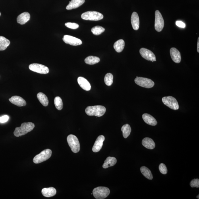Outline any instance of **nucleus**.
Masks as SVG:
<instances>
[{
	"label": "nucleus",
	"mask_w": 199,
	"mask_h": 199,
	"mask_svg": "<svg viewBox=\"0 0 199 199\" xmlns=\"http://www.w3.org/2000/svg\"><path fill=\"white\" fill-rule=\"evenodd\" d=\"M104 16L103 14L99 12L89 11L83 13L81 18L83 20L90 21H99L102 19Z\"/></svg>",
	"instance_id": "39448f33"
},
{
	"label": "nucleus",
	"mask_w": 199,
	"mask_h": 199,
	"mask_svg": "<svg viewBox=\"0 0 199 199\" xmlns=\"http://www.w3.org/2000/svg\"><path fill=\"white\" fill-rule=\"evenodd\" d=\"M142 119L148 125L155 126L157 125V122L156 119L152 115L148 114H144L142 115Z\"/></svg>",
	"instance_id": "aec40b11"
},
{
	"label": "nucleus",
	"mask_w": 199,
	"mask_h": 199,
	"mask_svg": "<svg viewBox=\"0 0 199 199\" xmlns=\"http://www.w3.org/2000/svg\"><path fill=\"white\" fill-rule=\"evenodd\" d=\"M29 68L32 71L37 73L43 74H48L49 69L46 66L38 64H32L29 66Z\"/></svg>",
	"instance_id": "9d476101"
},
{
	"label": "nucleus",
	"mask_w": 199,
	"mask_h": 199,
	"mask_svg": "<svg viewBox=\"0 0 199 199\" xmlns=\"http://www.w3.org/2000/svg\"><path fill=\"white\" fill-rule=\"evenodd\" d=\"M57 191L54 188L50 187L43 188L42 190V194L46 197H51L55 195Z\"/></svg>",
	"instance_id": "412c9836"
},
{
	"label": "nucleus",
	"mask_w": 199,
	"mask_h": 199,
	"mask_svg": "<svg viewBox=\"0 0 199 199\" xmlns=\"http://www.w3.org/2000/svg\"><path fill=\"white\" fill-rule=\"evenodd\" d=\"M30 14L28 12H25L23 13L18 17L17 21L18 23L23 25L30 20Z\"/></svg>",
	"instance_id": "a211bd4d"
},
{
	"label": "nucleus",
	"mask_w": 199,
	"mask_h": 199,
	"mask_svg": "<svg viewBox=\"0 0 199 199\" xmlns=\"http://www.w3.org/2000/svg\"><path fill=\"white\" fill-rule=\"evenodd\" d=\"M78 82L83 89L86 91H89L91 89V86L90 83L85 78L79 77L78 79Z\"/></svg>",
	"instance_id": "dca6fc26"
},
{
	"label": "nucleus",
	"mask_w": 199,
	"mask_h": 199,
	"mask_svg": "<svg viewBox=\"0 0 199 199\" xmlns=\"http://www.w3.org/2000/svg\"><path fill=\"white\" fill-rule=\"evenodd\" d=\"M190 185L192 188L199 187V180L194 179L191 180L190 183Z\"/></svg>",
	"instance_id": "f704fd0d"
},
{
	"label": "nucleus",
	"mask_w": 199,
	"mask_h": 199,
	"mask_svg": "<svg viewBox=\"0 0 199 199\" xmlns=\"http://www.w3.org/2000/svg\"><path fill=\"white\" fill-rule=\"evenodd\" d=\"M197 52L199 53V38L198 37L197 43Z\"/></svg>",
	"instance_id": "4c0bfd02"
},
{
	"label": "nucleus",
	"mask_w": 199,
	"mask_h": 199,
	"mask_svg": "<svg viewBox=\"0 0 199 199\" xmlns=\"http://www.w3.org/2000/svg\"><path fill=\"white\" fill-rule=\"evenodd\" d=\"M122 131L123 132L124 138H126L130 135L131 131V128L128 124H126L122 126Z\"/></svg>",
	"instance_id": "c85d7f7f"
},
{
	"label": "nucleus",
	"mask_w": 199,
	"mask_h": 199,
	"mask_svg": "<svg viewBox=\"0 0 199 199\" xmlns=\"http://www.w3.org/2000/svg\"><path fill=\"white\" fill-rule=\"evenodd\" d=\"M1 12H0V16H1Z\"/></svg>",
	"instance_id": "ea45409f"
},
{
	"label": "nucleus",
	"mask_w": 199,
	"mask_h": 199,
	"mask_svg": "<svg viewBox=\"0 0 199 199\" xmlns=\"http://www.w3.org/2000/svg\"><path fill=\"white\" fill-rule=\"evenodd\" d=\"M37 97L43 106L45 107L48 106L49 103L48 99L44 93L41 92L38 93L37 94Z\"/></svg>",
	"instance_id": "393cba45"
},
{
	"label": "nucleus",
	"mask_w": 199,
	"mask_h": 199,
	"mask_svg": "<svg viewBox=\"0 0 199 199\" xmlns=\"http://www.w3.org/2000/svg\"><path fill=\"white\" fill-rule=\"evenodd\" d=\"M9 117L7 115H5L0 117V123H5L9 120Z\"/></svg>",
	"instance_id": "c9c22d12"
},
{
	"label": "nucleus",
	"mask_w": 199,
	"mask_h": 199,
	"mask_svg": "<svg viewBox=\"0 0 199 199\" xmlns=\"http://www.w3.org/2000/svg\"><path fill=\"white\" fill-rule=\"evenodd\" d=\"M131 23L133 28L134 30H137L140 27V19L137 13L134 12L131 17Z\"/></svg>",
	"instance_id": "f3484780"
},
{
	"label": "nucleus",
	"mask_w": 199,
	"mask_h": 199,
	"mask_svg": "<svg viewBox=\"0 0 199 199\" xmlns=\"http://www.w3.org/2000/svg\"><path fill=\"white\" fill-rule=\"evenodd\" d=\"M10 41L5 37L0 36V51L5 50L9 46Z\"/></svg>",
	"instance_id": "a878e982"
},
{
	"label": "nucleus",
	"mask_w": 199,
	"mask_h": 199,
	"mask_svg": "<svg viewBox=\"0 0 199 199\" xmlns=\"http://www.w3.org/2000/svg\"><path fill=\"white\" fill-rule=\"evenodd\" d=\"M176 24L177 26L180 28H184L186 27V24L183 22L180 21H177L176 22Z\"/></svg>",
	"instance_id": "e433bc0d"
},
{
	"label": "nucleus",
	"mask_w": 199,
	"mask_h": 199,
	"mask_svg": "<svg viewBox=\"0 0 199 199\" xmlns=\"http://www.w3.org/2000/svg\"><path fill=\"white\" fill-rule=\"evenodd\" d=\"M106 111V109L102 105H95L89 106L85 110L86 113L89 116H95L100 117L104 115Z\"/></svg>",
	"instance_id": "f03ea898"
},
{
	"label": "nucleus",
	"mask_w": 199,
	"mask_h": 199,
	"mask_svg": "<svg viewBox=\"0 0 199 199\" xmlns=\"http://www.w3.org/2000/svg\"><path fill=\"white\" fill-rule=\"evenodd\" d=\"M105 29L103 28L102 27H101L99 26H97L93 27L92 28L91 31L93 34L96 36L100 35L105 31Z\"/></svg>",
	"instance_id": "c756f323"
},
{
	"label": "nucleus",
	"mask_w": 199,
	"mask_h": 199,
	"mask_svg": "<svg viewBox=\"0 0 199 199\" xmlns=\"http://www.w3.org/2000/svg\"><path fill=\"white\" fill-rule=\"evenodd\" d=\"M199 195H198L197 196H196L197 198L198 199H199Z\"/></svg>",
	"instance_id": "58836bf2"
},
{
	"label": "nucleus",
	"mask_w": 199,
	"mask_h": 199,
	"mask_svg": "<svg viewBox=\"0 0 199 199\" xmlns=\"http://www.w3.org/2000/svg\"><path fill=\"white\" fill-rule=\"evenodd\" d=\"M135 82L138 85L146 88H152L155 85L154 82L152 80L140 77L137 76Z\"/></svg>",
	"instance_id": "0eeeda50"
},
{
	"label": "nucleus",
	"mask_w": 199,
	"mask_h": 199,
	"mask_svg": "<svg viewBox=\"0 0 199 199\" xmlns=\"http://www.w3.org/2000/svg\"><path fill=\"white\" fill-rule=\"evenodd\" d=\"M54 104L56 108L59 110L63 109V103L61 97L57 96L54 99Z\"/></svg>",
	"instance_id": "7c9ffc66"
},
{
	"label": "nucleus",
	"mask_w": 199,
	"mask_h": 199,
	"mask_svg": "<svg viewBox=\"0 0 199 199\" xmlns=\"http://www.w3.org/2000/svg\"><path fill=\"white\" fill-rule=\"evenodd\" d=\"M142 144L145 148L149 149H153L155 147V144L152 139L145 138L142 141Z\"/></svg>",
	"instance_id": "4be33fe9"
},
{
	"label": "nucleus",
	"mask_w": 199,
	"mask_h": 199,
	"mask_svg": "<svg viewBox=\"0 0 199 199\" xmlns=\"http://www.w3.org/2000/svg\"><path fill=\"white\" fill-rule=\"evenodd\" d=\"M159 170L161 173L163 175H166L167 173V169L166 165L163 163H161L159 166Z\"/></svg>",
	"instance_id": "72a5a7b5"
},
{
	"label": "nucleus",
	"mask_w": 199,
	"mask_h": 199,
	"mask_svg": "<svg viewBox=\"0 0 199 199\" xmlns=\"http://www.w3.org/2000/svg\"><path fill=\"white\" fill-rule=\"evenodd\" d=\"M105 82L107 86H110L113 84V76L111 73H108L105 75Z\"/></svg>",
	"instance_id": "2f4dec72"
},
{
	"label": "nucleus",
	"mask_w": 199,
	"mask_h": 199,
	"mask_svg": "<svg viewBox=\"0 0 199 199\" xmlns=\"http://www.w3.org/2000/svg\"><path fill=\"white\" fill-rule=\"evenodd\" d=\"M164 104L172 110H177L179 109V104L176 99L171 96L163 97L162 99Z\"/></svg>",
	"instance_id": "6e6552de"
},
{
	"label": "nucleus",
	"mask_w": 199,
	"mask_h": 199,
	"mask_svg": "<svg viewBox=\"0 0 199 199\" xmlns=\"http://www.w3.org/2000/svg\"><path fill=\"white\" fill-rule=\"evenodd\" d=\"M68 145L72 151L74 153L79 152L80 150V145L79 141L77 137L73 135H69L67 138Z\"/></svg>",
	"instance_id": "20e7f679"
},
{
	"label": "nucleus",
	"mask_w": 199,
	"mask_h": 199,
	"mask_svg": "<svg viewBox=\"0 0 199 199\" xmlns=\"http://www.w3.org/2000/svg\"><path fill=\"white\" fill-rule=\"evenodd\" d=\"M110 193L109 188L105 186H99L93 190V194L95 198L103 199L107 197Z\"/></svg>",
	"instance_id": "7ed1b4c3"
},
{
	"label": "nucleus",
	"mask_w": 199,
	"mask_h": 199,
	"mask_svg": "<svg viewBox=\"0 0 199 199\" xmlns=\"http://www.w3.org/2000/svg\"><path fill=\"white\" fill-rule=\"evenodd\" d=\"M52 153V152L50 149H45L35 156L33 159V162L36 164H38L46 161L51 157Z\"/></svg>",
	"instance_id": "423d86ee"
},
{
	"label": "nucleus",
	"mask_w": 199,
	"mask_h": 199,
	"mask_svg": "<svg viewBox=\"0 0 199 199\" xmlns=\"http://www.w3.org/2000/svg\"><path fill=\"white\" fill-rule=\"evenodd\" d=\"M140 171L142 175L147 179L150 180L153 179L152 174L150 170L148 168L145 166H142L141 167Z\"/></svg>",
	"instance_id": "bb28decb"
},
{
	"label": "nucleus",
	"mask_w": 199,
	"mask_h": 199,
	"mask_svg": "<svg viewBox=\"0 0 199 199\" xmlns=\"http://www.w3.org/2000/svg\"><path fill=\"white\" fill-rule=\"evenodd\" d=\"M117 162V159L115 157H109L105 159L104 163L103 165V167L107 169L110 167L113 166L115 165Z\"/></svg>",
	"instance_id": "5701e85b"
},
{
	"label": "nucleus",
	"mask_w": 199,
	"mask_h": 199,
	"mask_svg": "<svg viewBox=\"0 0 199 199\" xmlns=\"http://www.w3.org/2000/svg\"><path fill=\"white\" fill-rule=\"evenodd\" d=\"M84 61L89 65H94L99 63L100 61V59L98 57L90 56L87 57L84 60Z\"/></svg>",
	"instance_id": "cd10ccee"
},
{
	"label": "nucleus",
	"mask_w": 199,
	"mask_h": 199,
	"mask_svg": "<svg viewBox=\"0 0 199 199\" xmlns=\"http://www.w3.org/2000/svg\"><path fill=\"white\" fill-rule=\"evenodd\" d=\"M34 127V124L31 122L22 123L20 127L15 128L14 132V135L16 137L25 135L28 132L32 131Z\"/></svg>",
	"instance_id": "f257e3e1"
},
{
	"label": "nucleus",
	"mask_w": 199,
	"mask_h": 199,
	"mask_svg": "<svg viewBox=\"0 0 199 199\" xmlns=\"http://www.w3.org/2000/svg\"><path fill=\"white\" fill-rule=\"evenodd\" d=\"M10 102L18 107L24 106L26 105V102L25 100L19 96H12L9 99Z\"/></svg>",
	"instance_id": "4468645a"
},
{
	"label": "nucleus",
	"mask_w": 199,
	"mask_h": 199,
	"mask_svg": "<svg viewBox=\"0 0 199 199\" xmlns=\"http://www.w3.org/2000/svg\"><path fill=\"white\" fill-rule=\"evenodd\" d=\"M170 54L172 59L176 63H179L181 61V57L179 50L175 48H172L170 50Z\"/></svg>",
	"instance_id": "2eb2a0df"
},
{
	"label": "nucleus",
	"mask_w": 199,
	"mask_h": 199,
	"mask_svg": "<svg viewBox=\"0 0 199 199\" xmlns=\"http://www.w3.org/2000/svg\"><path fill=\"white\" fill-rule=\"evenodd\" d=\"M105 140V136L101 135L97 137L92 148L94 152H98L100 151L103 145V143Z\"/></svg>",
	"instance_id": "ddd939ff"
},
{
	"label": "nucleus",
	"mask_w": 199,
	"mask_h": 199,
	"mask_svg": "<svg viewBox=\"0 0 199 199\" xmlns=\"http://www.w3.org/2000/svg\"><path fill=\"white\" fill-rule=\"evenodd\" d=\"M125 47V42L122 39H120L115 42L114 45V48L117 53H121Z\"/></svg>",
	"instance_id": "b1692460"
},
{
	"label": "nucleus",
	"mask_w": 199,
	"mask_h": 199,
	"mask_svg": "<svg viewBox=\"0 0 199 199\" xmlns=\"http://www.w3.org/2000/svg\"><path fill=\"white\" fill-rule=\"evenodd\" d=\"M155 15V29L157 32H161L164 27V21L162 15L159 10H156Z\"/></svg>",
	"instance_id": "1a4fd4ad"
},
{
	"label": "nucleus",
	"mask_w": 199,
	"mask_h": 199,
	"mask_svg": "<svg viewBox=\"0 0 199 199\" xmlns=\"http://www.w3.org/2000/svg\"><path fill=\"white\" fill-rule=\"evenodd\" d=\"M84 2L85 0H72L66 7V9L69 10L76 9L82 5Z\"/></svg>",
	"instance_id": "6ab92c4d"
},
{
	"label": "nucleus",
	"mask_w": 199,
	"mask_h": 199,
	"mask_svg": "<svg viewBox=\"0 0 199 199\" xmlns=\"http://www.w3.org/2000/svg\"><path fill=\"white\" fill-rule=\"evenodd\" d=\"M63 40L66 43L73 46L80 45L82 43V41L80 39L69 35H65L64 36Z\"/></svg>",
	"instance_id": "f8f14e48"
},
{
	"label": "nucleus",
	"mask_w": 199,
	"mask_h": 199,
	"mask_svg": "<svg viewBox=\"0 0 199 199\" xmlns=\"http://www.w3.org/2000/svg\"><path fill=\"white\" fill-rule=\"evenodd\" d=\"M140 53L141 56L148 61L152 62L156 61V56L150 50L143 48L140 49Z\"/></svg>",
	"instance_id": "9b49d317"
},
{
	"label": "nucleus",
	"mask_w": 199,
	"mask_h": 199,
	"mask_svg": "<svg viewBox=\"0 0 199 199\" xmlns=\"http://www.w3.org/2000/svg\"><path fill=\"white\" fill-rule=\"evenodd\" d=\"M65 25L67 28L72 29H76L79 28V24L76 23H72L68 22L65 24Z\"/></svg>",
	"instance_id": "473e14b6"
}]
</instances>
